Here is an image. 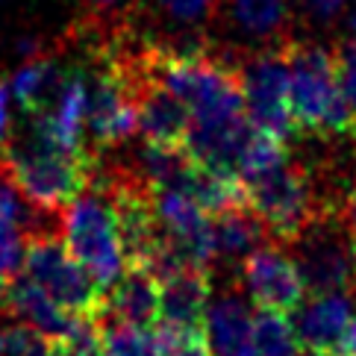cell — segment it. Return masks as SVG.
I'll return each mask as SVG.
<instances>
[{
    "mask_svg": "<svg viewBox=\"0 0 356 356\" xmlns=\"http://www.w3.org/2000/svg\"><path fill=\"white\" fill-rule=\"evenodd\" d=\"M97 159L92 150L62 147L27 127V133H9L0 147V177L33 212L56 215L92 186Z\"/></svg>",
    "mask_w": 356,
    "mask_h": 356,
    "instance_id": "cell-1",
    "label": "cell"
},
{
    "mask_svg": "<svg viewBox=\"0 0 356 356\" xmlns=\"http://www.w3.org/2000/svg\"><path fill=\"white\" fill-rule=\"evenodd\" d=\"M286 59H289V106L298 136H315L324 138V142L353 136V121L336 77L333 47H324L321 42L312 39L303 42L289 39Z\"/></svg>",
    "mask_w": 356,
    "mask_h": 356,
    "instance_id": "cell-2",
    "label": "cell"
},
{
    "mask_svg": "<svg viewBox=\"0 0 356 356\" xmlns=\"http://www.w3.org/2000/svg\"><path fill=\"white\" fill-rule=\"evenodd\" d=\"M245 200L259 215V221L268 230V238L277 245H291L321 215L339 212L330 203L318 171L295 159H286L277 168L248 180Z\"/></svg>",
    "mask_w": 356,
    "mask_h": 356,
    "instance_id": "cell-3",
    "label": "cell"
},
{
    "mask_svg": "<svg viewBox=\"0 0 356 356\" xmlns=\"http://www.w3.org/2000/svg\"><path fill=\"white\" fill-rule=\"evenodd\" d=\"M59 238L104 295L127 268L115 212L95 183L59 209Z\"/></svg>",
    "mask_w": 356,
    "mask_h": 356,
    "instance_id": "cell-4",
    "label": "cell"
},
{
    "mask_svg": "<svg viewBox=\"0 0 356 356\" xmlns=\"http://www.w3.org/2000/svg\"><path fill=\"white\" fill-rule=\"evenodd\" d=\"M21 274L65 312L77 318H104V291L65 250L62 238L47 227L24 236Z\"/></svg>",
    "mask_w": 356,
    "mask_h": 356,
    "instance_id": "cell-5",
    "label": "cell"
},
{
    "mask_svg": "<svg viewBox=\"0 0 356 356\" xmlns=\"http://www.w3.org/2000/svg\"><path fill=\"white\" fill-rule=\"evenodd\" d=\"M241 97H245V115L253 127L268 130L280 138L298 136L295 118L289 106V59L286 44L257 47V50H233Z\"/></svg>",
    "mask_w": 356,
    "mask_h": 356,
    "instance_id": "cell-6",
    "label": "cell"
},
{
    "mask_svg": "<svg viewBox=\"0 0 356 356\" xmlns=\"http://www.w3.org/2000/svg\"><path fill=\"white\" fill-rule=\"evenodd\" d=\"M295 265L303 277L309 295H330V291H348L353 286L350 265V230L339 212H327L312 221L295 241Z\"/></svg>",
    "mask_w": 356,
    "mask_h": 356,
    "instance_id": "cell-7",
    "label": "cell"
},
{
    "mask_svg": "<svg viewBox=\"0 0 356 356\" xmlns=\"http://www.w3.org/2000/svg\"><path fill=\"white\" fill-rule=\"evenodd\" d=\"M241 283L259 309L291 315L307 295L295 259L277 245H259L241 259Z\"/></svg>",
    "mask_w": 356,
    "mask_h": 356,
    "instance_id": "cell-8",
    "label": "cell"
},
{
    "mask_svg": "<svg viewBox=\"0 0 356 356\" xmlns=\"http://www.w3.org/2000/svg\"><path fill=\"white\" fill-rule=\"evenodd\" d=\"M289 24L291 0H218L212 27H221L236 39L230 50H257L286 44Z\"/></svg>",
    "mask_w": 356,
    "mask_h": 356,
    "instance_id": "cell-9",
    "label": "cell"
},
{
    "mask_svg": "<svg viewBox=\"0 0 356 356\" xmlns=\"http://www.w3.org/2000/svg\"><path fill=\"white\" fill-rule=\"evenodd\" d=\"M192 118L183 100L156 83L145 62V39H142V74L136 88V136H142L145 145L162 147H183Z\"/></svg>",
    "mask_w": 356,
    "mask_h": 356,
    "instance_id": "cell-10",
    "label": "cell"
},
{
    "mask_svg": "<svg viewBox=\"0 0 356 356\" xmlns=\"http://www.w3.org/2000/svg\"><path fill=\"white\" fill-rule=\"evenodd\" d=\"M295 336L298 345L312 353H327L336 356L339 341L353 318L350 298L345 291H330V295H312L307 303L295 309Z\"/></svg>",
    "mask_w": 356,
    "mask_h": 356,
    "instance_id": "cell-11",
    "label": "cell"
},
{
    "mask_svg": "<svg viewBox=\"0 0 356 356\" xmlns=\"http://www.w3.org/2000/svg\"><path fill=\"white\" fill-rule=\"evenodd\" d=\"M212 300L209 268L183 265L159 280V321L180 327H203V315Z\"/></svg>",
    "mask_w": 356,
    "mask_h": 356,
    "instance_id": "cell-12",
    "label": "cell"
},
{
    "mask_svg": "<svg viewBox=\"0 0 356 356\" xmlns=\"http://www.w3.org/2000/svg\"><path fill=\"white\" fill-rule=\"evenodd\" d=\"M6 312L15 318V321L27 324L30 330H35L39 336L59 341L68 339L83 318L71 315L59 307V303L50 300L39 286H33L24 274H15L9 280V295H6Z\"/></svg>",
    "mask_w": 356,
    "mask_h": 356,
    "instance_id": "cell-13",
    "label": "cell"
},
{
    "mask_svg": "<svg viewBox=\"0 0 356 356\" xmlns=\"http://www.w3.org/2000/svg\"><path fill=\"white\" fill-rule=\"evenodd\" d=\"M104 295V318L147 330L159 321V280L147 268H124Z\"/></svg>",
    "mask_w": 356,
    "mask_h": 356,
    "instance_id": "cell-14",
    "label": "cell"
},
{
    "mask_svg": "<svg viewBox=\"0 0 356 356\" xmlns=\"http://www.w3.org/2000/svg\"><path fill=\"white\" fill-rule=\"evenodd\" d=\"M250 324L248 300L233 289L209 300L203 315V333L215 356H250Z\"/></svg>",
    "mask_w": 356,
    "mask_h": 356,
    "instance_id": "cell-15",
    "label": "cell"
},
{
    "mask_svg": "<svg viewBox=\"0 0 356 356\" xmlns=\"http://www.w3.org/2000/svg\"><path fill=\"white\" fill-rule=\"evenodd\" d=\"M136 6H142L150 24L165 27V35H156L154 42L212 39L207 30L218 15V0H136Z\"/></svg>",
    "mask_w": 356,
    "mask_h": 356,
    "instance_id": "cell-16",
    "label": "cell"
},
{
    "mask_svg": "<svg viewBox=\"0 0 356 356\" xmlns=\"http://www.w3.org/2000/svg\"><path fill=\"white\" fill-rule=\"evenodd\" d=\"M212 236H215V262H227V265L241 262L250 250H257L259 245L268 241V230H265L259 215L248 203L215 212Z\"/></svg>",
    "mask_w": 356,
    "mask_h": 356,
    "instance_id": "cell-17",
    "label": "cell"
},
{
    "mask_svg": "<svg viewBox=\"0 0 356 356\" xmlns=\"http://www.w3.org/2000/svg\"><path fill=\"white\" fill-rule=\"evenodd\" d=\"M298 336L289 315L259 309L250 324V356H298Z\"/></svg>",
    "mask_w": 356,
    "mask_h": 356,
    "instance_id": "cell-18",
    "label": "cell"
},
{
    "mask_svg": "<svg viewBox=\"0 0 356 356\" xmlns=\"http://www.w3.org/2000/svg\"><path fill=\"white\" fill-rule=\"evenodd\" d=\"M154 356H215L203 327H180L168 321H156L150 333Z\"/></svg>",
    "mask_w": 356,
    "mask_h": 356,
    "instance_id": "cell-19",
    "label": "cell"
},
{
    "mask_svg": "<svg viewBox=\"0 0 356 356\" xmlns=\"http://www.w3.org/2000/svg\"><path fill=\"white\" fill-rule=\"evenodd\" d=\"M83 9V33L95 35H112L124 27H130L136 0H80Z\"/></svg>",
    "mask_w": 356,
    "mask_h": 356,
    "instance_id": "cell-20",
    "label": "cell"
},
{
    "mask_svg": "<svg viewBox=\"0 0 356 356\" xmlns=\"http://www.w3.org/2000/svg\"><path fill=\"white\" fill-rule=\"evenodd\" d=\"M100 327H104V356H154V345L145 330L121 321L104 324V318Z\"/></svg>",
    "mask_w": 356,
    "mask_h": 356,
    "instance_id": "cell-21",
    "label": "cell"
},
{
    "mask_svg": "<svg viewBox=\"0 0 356 356\" xmlns=\"http://www.w3.org/2000/svg\"><path fill=\"white\" fill-rule=\"evenodd\" d=\"M54 356H104L100 318H83L68 339L54 341Z\"/></svg>",
    "mask_w": 356,
    "mask_h": 356,
    "instance_id": "cell-22",
    "label": "cell"
},
{
    "mask_svg": "<svg viewBox=\"0 0 356 356\" xmlns=\"http://www.w3.org/2000/svg\"><path fill=\"white\" fill-rule=\"evenodd\" d=\"M348 0H291V21L309 30H327L345 15Z\"/></svg>",
    "mask_w": 356,
    "mask_h": 356,
    "instance_id": "cell-23",
    "label": "cell"
},
{
    "mask_svg": "<svg viewBox=\"0 0 356 356\" xmlns=\"http://www.w3.org/2000/svg\"><path fill=\"white\" fill-rule=\"evenodd\" d=\"M333 56H336L339 88H341V97H345V106L350 112L353 136H356V35H350V39H345L339 47H333Z\"/></svg>",
    "mask_w": 356,
    "mask_h": 356,
    "instance_id": "cell-24",
    "label": "cell"
},
{
    "mask_svg": "<svg viewBox=\"0 0 356 356\" xmlns=\"http://www.w3.org/2000/svg\"><path fill=\"white\" fill-rule=\"evenodd\" d=\"M339 218L345 221V227L350 233H356V183L348 188V195L339 203Z\"/></svg>",
    "mask_w": 356,
    "mask_h": 356,
    "instance_id": "cell-25",
    "label": "cell"
},
{
    "mask_svg": "<svg viewBox=\"0 0 356 356\" xmlns=\"http://www.w3.org/2000/svg\"><path fill=\"white\" fill-rule=\"evenodd\" d=\"M9 133H12V127H9V95H6V80L0 77V147L6 145Z\"/></svg>",
    "mask_w": 356,
    "mask_h": 356,
    "instance_id": "cell-26",
    "label": "cell"
},
{
    "mask_svg": "<svg viewBox=\"0 0 356 356\" xmlns=\"http://www.w3.org/2000/svg\"><path fill=\"white\" fill-rule=\"evenodd\" d=\"M6 295H9V280L0 277V315L6 312Z\"/></svg>",
    "mask_w": 356,
    "mask_h": 356,
    "instance_id": "cell-27",
    "label": "cell"
},
{
    "mask_svg": "<svg viewBox=\"0 0 356 356\" xmlns=\"http://www.w3.org/2000/svg\"><path fill=\"white\" fill-rule=\"evenodd\" d=\"M345 24H348V30H350V33L356 35V0H350V12H348Z\"/></svg>",
    "mask_w": 356,
    "mask_h": 356,
    "instance_id": "cell-28",
    "label": "cell"
},
{
    "mask_svg": "<svg viewBox=\"0 0 356 356\" xmlns=\"http://www.w3.org/2000/svg\"><path fill=\"white\" fill-rule=\"evenodd\" d=\"M350 265H353V286H356V233H350Z\"/></svg>",
    "mask_w": 356,
    "mask_h": 356,
    "instance_id": "cell-29",
    "label": "cell"
}]
</instances>
